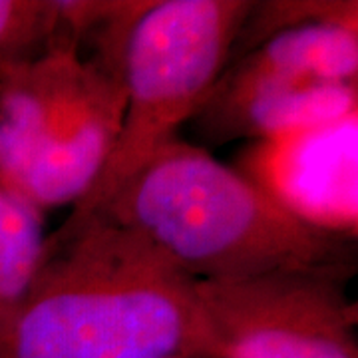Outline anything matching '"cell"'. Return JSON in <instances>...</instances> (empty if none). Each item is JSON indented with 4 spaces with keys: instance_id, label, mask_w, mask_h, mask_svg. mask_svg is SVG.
Wrapping results in <instances>:
<instances>
[{
    "instance_id": "obj_1",
    "label": "cell",
    "mask_w": 358,
    "mask_h": 358,
    "mask_svg": "<svg viewBox=\"0 0 358 358\" xmlns=\"http://www.w3.org/2000/svg\"><path fill=\"white\" fill-rule=\"evenodd\" d=\"M219 355L181 273L136 233L102 217L44 245L24 299L0 322V358H179Z\"/></svg>"
},
{
    "instance_id": "obj_2",
    "label": "cell",
    "mask_w": 358,
    "mask_h": 358,
    "mask_svg": "<svg viewBox=\"0 0 358 358\" xmlns=\"http://www.w3.org/2000/svg\"><path fill=\"white\" fill-rule=\"evenodd\" d=\"M96 217L136 233L195 281L355 265L350 233L299 217L247 176L179 138L159 148Z\"/></svg>"
},
{
    "instance_id": "obj_3",
    "label": "cell",
    "mask_w": 358,
    "mask_h": 358,
    "mask_svg": "<svg viewBox=\"0 0 358 358\" xmlns=\"http://www.w3.org/2000/svg\"><path fill=\"white\" fill-rule=\"evenodd\" d=\"M255 2L155 0L140 2L120 56L124 115L100 173L46 239L58 245L94 219L114 195L207 102L225 70Z\"/></svg>"
},
{
    "instance_id": "obj_4",
    "label": "cell",
    "mask_w": 358,
    "mask_h": 358,
    "mask_svg": "<svg viewBox=\"0 0 358 358\" xmlns=\"http://www.w3.org/2000/svg\"><path fill=\"white\" fill-rule=\"evenodd\" d=\"M122 70L84 62L76 42L0 68V185L44 209L76 203L124 115Z\"/></svg>"
},
{
    "instance_id": "obj_5",
    "label": "cell",
    "mask_w": 358,
    "mask_h": 358,
    "mask_svg": "<svg viewBox=\"0 0 358 358\" xmlns=\"http://www.w3.org/2000/svg\"><path fill=\"white\" fill-rule=\"evenodd\" d=\"M352 265L195 281L219 357L355 358Z\"/></svg>"
},
{
    "instance_id": "obj_6",
    "label": "cell",
    "mask_w": 358,
    "mask_h": 358,
    "mask_svg": "<svg viewBox=\"0 0 358 358\" xmlns=\"http://www.w3.org/2000/svg\"><path fill=\"white\" fill-rule=\"evenodd\" d=\"M357 115L265 140L251 155L259 187L324 229H357Z\"/></svg>"
},
{
    "instance_id": "obj_7",
    "label": "cell",
    "mask_w": 358,
    "mask_h": 358,
    "mask_svg": "<svg viewBox=\"0 0 358 358\" xmlns=\"http://www.w3.org/2000/svg\"><path fill=\"white\" fill-rule=\"evenodd\" d=\"M357 115V84L289 80L239 64L221 74L195 117L217 140H277Z\"/></svg>"
},
{
    "instance_id": "obj_8",
    "label": "cell",
    "mask_w": 358,
    "mask_h": 358,
    "mask_svg": "<svg viewBox=\"0 0 358 358\" xmlns=\"http://www.w3.org/2000/svg\"><path fill=\"white\" fill-rule=\"evenodd\" d=\"M46 239L38 207L0 185V322L30 289Z\"/></svg>"
},
{
    "instance_id": "obj_9",
    "label": "cell",
    "mask_w": 358,
    "mask_h": 358,
    "mask_svg": "<svg viewBox=\"0 0 358 358\" xmlns=\"http://www.w3.org/2000/svg\"><path fill=\"white\" fill-rule=\"evenodd\" d=\"M60 32V6L48 0H0V68L48 50Z\"/></svg>"
},
{
    "instance_id": "obj_10",
    "label": "cell",
    "mask_w": 358,
    "mask_h": 358,
    "mask_svg": "<svg viewBox=\"0 0 358 358\" xmlns=\"http://www.w3.org/2000/svg\"><path fill=\"white\" fill-rule=\"evenodd\" d=\"M164 358H171V357H164Z\"/></svg>"
}]
</instances>
